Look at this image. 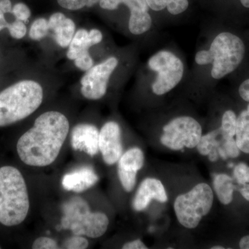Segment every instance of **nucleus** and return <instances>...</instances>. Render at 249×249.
Listing matches in <instances>:
<instances>
[{
  "label": "nucleus",
  "instance_id": "1",
  "mask_svg": "<svg viewBox=\"0 0 249 249\" xmlns=\"http://www.w3.org/2000/svg\"><path fill=\"white\" fill-rule=\"evenodd\" d=\"M70 130V121L63 113H42L18 140L16 149L19 159L29 166H48L58 158Z\"/></svg>",
  "mask_w": 249,
  "mask_h": 249
},
{
  "label": "nucleus",
  "instance_id": "2",
  "mask_svg": "<svg viewBox=\"0 0 249 249\" xmlns=\"http://www.w3.org/2000/svg\"><path fill=\"white\" fill-rule=\"evenodd\" d=\"M45 97V88L37 80L24 79L0 92V127L27 119L38 109Z\"/></svg>",
  "mask_w": 249,
  "mask_h": 249
},
{
  "label": "nucleus",
  "instance_id": "3",
  "mask_svg": "<svg viewBox=\"0 0 249 249\" xmlns=\"http://www.w3.org/2000/svg\"><path fill=\"white\" fill-rule=\"evenodd\" d=\"M30 209L27 183L18 168H0V223L6 227L22 224Z\"/></svg>",
  "mask_w": 249,
  "mask_h": 249
},
{
  "label": "nucleus",
  "instance_id": "4",
  "mask_svg": "<svg viewBox=\"0 0 249 249\" xmlns=\"http://www.w3.org/2000/svg\"><path fill=\"white\" fill-rule=\"evenodd\" d=\"M62 211V227L70 229L73 235L96 239L107 231L109 224L107 214L91 212L88 201L80 196H74L64 203Z\"/></svg>",
  "mask_w": 249,
  "mask_h": 249
},
{
  "label": "nucleus",
  "instance_id": "5",
  "mask_svg": "<svg viewBox=\"0 0 249 249\" xmlns=\"http://www.w3.org/2000/svg\"><path fill=\"white\" fill-rule=\"evenodd\" d=\"M213 201L212 188L208 183H198L175 199L174 210L178 222L186 229H196L203 217L209 213Z\"/></svg>",
  "mask_w": 249,
  "mask_h": 249
},
{
  "label": "nucleus",
  "instance_id": "6",
  "mask_svg": "<svg viewBox=\"0 0 249 249\" xmlns=\"http://www.w3.org/2000/svg\"><path fill=\"white\" fill-rule=\"evenodd\" d=\"M209 50L213 57L211 76L219 80L240 67L245 59L246 46L238 36L231 32H222L214 37Z\"/></svg>",
  "mask_w": 249,
  "mask_h": 249
},
{
  "label": "nucleus",
  "instance_id": "7",
  "mask_svg": "<svg viewBox=\"0 0 249 249\" xmlns=\"http://www.w3.org/2000/svg\"><path fill=\"white\" fill-rule=\"evenodd\" d=\"M149 68L157 72L152 89L157 96L169 92L182 80L184 66L181 59L168 51H160L149 59Z\"/></svg>",
  "mask_w": 249,
  "mask_h": 249
},
{
  "label": "nucleus",
  "instance_id": "8",
  "mask_svg": "<svg viewBox=\"0 0 249 249\" xmlns=\"http://www.w3.org/2000/svg\"><path fill=\"white\" fill-rule=\"evenodd\" d=\"M201 136L202 127L200 124L191 116H181L165 124L160 142L170 150L178 151L184 147L195 148Z\"/></svg>",
  "mask_w": 249,
  "mask_h": 249
},
{
  "label": "nucleus",
  "instance_id": "9",
  "mask_svg": "<svg viewBox=\"0 0 249 249\" xmlns=\"http://www.w3.org/2000/svg\"><path fill=\"white\" fill-rule=\"evenodd\" d=\"M119 65L115 56H109L85 71L80 79V92L89 101H98L107 93L109 80Z\"/></svg>",
  "mask_w": 249,
  "mask_h": 249
},
{
  "label": "nucleus",
  "instance_id": "10",
  "mask_svg": "<svg viewBox=\"0 0 249 249\" xmlns=\"http://www.w3.org/2000/svg\"><path fill=\"white\" fill-rule=\"evenodd\" d=\"M99 151L106 164H115L123 155L120 125L115 121H108L99 132Z\"/></svg>",
  "mask_w": 249,
  "mask_h": 249
},
{
  "label": "nucleus",
  "instance_id": "11",
  "mask_svg": "<svg viewBox=\"0 0 249 249\" xmlns=\"http://www.w3.org/2000/svg\"><path fill=\"white\" fill-rule=\"evenodd\" d=\"M145 156L142 149L135 147L123 153L118 161V176L126 192L133 191L137 173L143 167Z\"/></svg>",
  "mask_w": 249,
  "mask_h": 249
},
{
  "label": "nucleus",
  "instance_id": "12",
  "mask_svg": "<svg viewBox=\"0 0 249 249\" xmlns=\"http://www.w3.org/2000/svg\"><path fill=\"white\" fill-rule=\"evenodd\" d=\"M152 199L160 203L168 201V195L164 186L156 178H146L141 183L132 201V207L137 212L144 211Z\"/></svg>",
  "mask_w": 249,
  "mask_h": 249
},
{
  "label": "nucleus",
  "instance_id": "13",
  "mask_svg": "<svg viewBox=\"0 0 249 249\" xmlns=\"http://www.w3.org/2000/svg\"><path fill=\"white\" fill-rule=\"evenodd\" d=\"M99 132L94 124H76L71 131V146L75 150L85 152L90 157L99 151Z\"/></svg>",
  "mask_w": 249,
  "mask_h": 249
},
{
  "label": "nucleus",
  "instance_id": "14",
  "mask_svg": "<svg viewBox=\"0 0 249 249\" xmlns=\"http://www.w3.org/2000/svg\"><path fill=\"white\" fill-rule=\"evenodd\" d=\"M123 4L128 7L130 16L128 29L133 35H142L150 31L152 25L146 0H123Z\"/></svg>",
  "mask_w": 249,
  "mask_h": 249
},
{
  "label": "nucleus",
  "instance_id": "15",
  "mask_svg": "<svg viewBox=\"0 0 249 249\" xmlns=\"http://www.w3.org/2000/svg\"><path fill=\"white\" fill-rule=\"evenodd\" d=\"M103 39L102 32L98 29H92L88 31L85 28H80L76 30L67 48V58L73 61L81 54L89 52L93 46L101 43Z\"/></svg>",
  "mask_w": 249,
  "mask_h": 249
},
{
  "label": "nucleus",
  "instance_id": "16",
  "mask_svg": "<svg viewBox=\"0 0 249 249\" xmlns=\"http://www.w3.org/2000/svg\"><path fill=\"white\" fill-rule=\"evenodd\" d=\"M48 23L55 43L62 49L68 48L76 31L74 21L61 12H56L51 15Z\"/></svg>",
  "mask_w": 249,
  "mask_h": 249
},
{
  "label": "nucleus",
  "instance_id": "17",
  "mask_svg": "<svg viewBox=\"0 0 249 249\" xmlns=\"http://www.w3.org/2000/svg\"><path fill=\"white\" fill-rule=\"evenodd\" d=\"M99 180L93 168L81 167L65 174L62 179V185L67 191L83 193L94 186Z\"/></svg>",
  "mask_w": 249,
  "mask_h": 249
},
{
  "label": "nucleus",
  "instance_id": "18",
  "mask_svg": "<svg viewBox=\"0 0 249 249\" xmlns=\"http://www.w3.org/2000/svg\"><path fill=\"white\" fill-rule=\"evenodd\" d=\"M213 188L218 199L224 205H229L233 199V179L227 174H216L213 177Z\"/></svg>",
  "mask_w": 249,
  "mask_h": 249
},
{
  "label": "nucleus",
  "instance_id": "19",
  "mask_svg": "<svg viewBox=\"0 0 249 249\" xmlns=\"http://www.w3.org/2000/svg\"><path fill=\"white\" fill-rule=\"evenodd\" d=\"M235 141L241 152L249 154V104L237 118Z\"/></svg>",
  "mask_w": 249,
  "mask_h": 249
},
{
  "label": "nucleus",
  "instance_id": "20",
  "mask_svg": "<svg viewBox=\"0 0 249 249\" xmlns=\"http://www.w3.org/2000/svg\"><path fill=\"white\" fill-rule=\"evenodd\" d=\"M224 141L222 129L219 127L201 136L196 147L200 155L208 156L213 149H217L219 146H222Z\"/></svg>",
  "mask_w": 249,
  "mask_h": 249
},
{
  "label": "nucleus",
  "instance_id": "21",
  "mask_svg": "<svg viewBox=\"0 0 249 249\" xmlns=\"http://www.w3.org/2000/svg\"><path fill=\"white\" fill-rule=\"evenodd\" d=\"M237 118L235 113L231 109L226 111L223 114L220 128L224 141L235 137Z\"/></svg>",
  "mask_w": 249,
  "mask_h": 249
},
{
  "label": "nucleus",
  "instance_id": "22",
  "mask_svg": "<svg viewBox=\"0 0 249 249\" xmlns=\"http://www.w3.org/2000/svg\"><path fill=\"white\" fill-rule=\"evenodd\" d=\"M49 31L48 19L45 18H39L31 24L29 36L32 40L40 41L48 36Z\"/></svg>",
  "mask_w": 249,
  "mask_h": 249
},
{
  "label": "nucleus",
  "instance_id": "23",
  "mask_svg": "<svg viewBox=\"0 0 249 249\" xmlns=\"http://www.w3.org/2000/svg\"><path fill=\"white\" fill-rule=\"evenodd\" d=\"M57 1L63 9L74 11L92 7L99 3L100 0H57Z\"/></svg>",
  "mask_w": 249,
  "mask_h": 249
},
{
  "label": "nucleus",
  "instance_id": "24",
  "mask_svg": "<svg viewBox=\"0 0 249 249\" xmlns=\"http://www.w3.org/2000/svg\"><path fill=\"white\" fill-rule=\"evenodd\" d=\"M89 247V241L85 236L73 235L64 241L61 249H85Z\"/></svg>",
  "mask_w": 249,
  "mask_h": 249
},
{
  "label": "nucleus",
  "instance_id": "25",
  "mask_svg": "<svg viewBox=\"0 0 249 249\" xmlns=\"http://www.w3.org/2000/svg\"><path fill=\"white\" fill-rule=\"evenodd\" d=\"M7 29L10 36L16 40H21L23 37H25L27 34L26 23L16 19L14 22L10 23Z\"/></svg>",
  "mask_w": 249,
  "mask_h": 249
},
{
  "label": "nucleus",
  "instance_id": "26",
  "mask_svg": "<svg viewBox=\"0 0 249 249\" xmlns=\"http://www.w3.org/2000/svg\"><path fill=\"white\" fill-rule=\"evenodd\" d=\"M11 14L14 15L16 19L24 23H27L31 16V11L29 6L22 2L14 5Z\"/></svg>",
  "mask_w": 249,
  "mask_h": 249
},
{
  "label": "nucleus",
  "instance_id": "27",
  "mask_svg": "<svg viewBox=\"0 0 249 249\" xmlns=\"http://www.w3.org/2000/svg\"><path fill=\"white\" fill-rule=\"evenodd\" d=\"M234 178L239 185L249 183V166L245 163L236 165L233 170Z\"/></svg>",
  "mask_w": 249,
  "mask_h": 249
},
{
  "label": "nucleus",
  "instance_id": "28",
  "mask_svg": "<svg viewBox=\"0 0 249 249\" xmlns=\"http://www.w3.org/2000/svg\"><path fill=\"white\" fill-rule=\"evenodd\" d=\"M75 66L80 71H87L94 65V60L89 52H86L80 55L73 60Z\"/></svg>",
  "mask_w": 249,
  "mask_h": 249
},
{
  "label": "nucleus",
  "instance_id": "29",
  "mask_svg": "<svg viewBox=\"0 0 249 249\" xmlns=\"http://www.w3.org/2000/svg\"><path fill=\"white\" fill-rule=\"evenodd\" d=\"M189 6L188 0H169L166 8L170 14L177 16L186 11Z\"/></svg>",
  "mask_w": 249,
  "mask_h": 249
},
{
  "label": "nucleus",
  "instance_id": "30",
  "mask_svg": "<svg viewBox=\"0 0 249 249\" xmlns=\"http://www.w3.org/2000/svg\"><path fill=\"white\" fill-rule=\"evenodd\" d=\"M34 249H61L58 242L54 239L49 237H40L36 239L33 243Z\"/></svg>",
  "mask_w": 249,
  "mask_h": 249
},
{
  "label": "nucleus",
  "instance_id": "31",
  "mask_svg": "<svg viewBox=\"0 0 249 249\" xmlns=\"http://www.w3.org/2000/svg\"><path fill=\"white\" fill-rule=\"evenodd\" d=\"M222 147L226 152L228 158H237L240 155L241 150L237 146L234 138L228 139L222 142Z\"/></svg>",
  "mask_w": 249,
  "mask_h": 249
},
{
  "label": "nucleus",
  "instance_id": "32",
  "mask_svg": "<svg viewBox=\"0 0 249 249\" xmlns=\"http://www.w3.org/2000/svg\"><path fill=\"white\" fill-rule=\"evenodd\" d=\"M195 60L199 65H208L213 63V57L211 51L202 50L196 53Z\"/></svg>",
  "mask_w": 249,
  "mask_h": 249
},
{
  "label": "nucleus",
  "instance_id": "33",
  "mask_svg": "<svg viewBox=\"0 0 249 249\" xmlns=\"http://www.w3.org/2000/svg\"><path fill=\"white\" fill-rule=\"evenodd\" d=\"M123 4V0H100L99 5L101 8L108 11H114Z\"/></svg>",
  "mask_w": 249,
  "mask_h": 249
},
{
  "label": "nucleus",
  "instance_id": "34",
  "mask_svg": "<svg viewBox=\"0 0 249 249\" xmlns=\"http://www.w3.org/2000/svg\"><path fill=\"white\" fill-rule=\"evenodd\" d=\"M168 1L169 0H146L149 8L155 11H162L166 8Z\"/></svg>",
  "mask_w": 249,
  "mask_h": 249
},
{
  "label": "nucleus",
  "instance_id": "35",
  "mask_svg": "<svg viewBox=\"0 0 249 249\" xmlns=\"http://www.w3.org/2000/svg\"><path fill=\"white\" fill-rule=\"evenodd\" d=\"M239 94L240 97L249 103V78L246 79L241 83L238 89Z\"/></svg>",
  "mask_w": 249,
  "mask_h": 249
},
{
  "label": "nucleus",
  "instance_id": "36",
  "mask_svg": "<svg viewBox=\"0 0 249 249\" xmlns=\"http://www.w3.org/2000/svg\"><path fill=\"white\" fill-rule=\"evenodd\" d=\"M123 249H147L148 247L144 244L142 241L137 239L126 242L122 247Z\"/></svg>",
  "mask_w": 249,
  "mask_h": 249
},
{
  "label": "nucleus",
  "instance_id": "37",
  "mask_svg": "<svg viewBox=\"0 0 249 249\" xmlns=\"http://www.w3.org/2000/svg\"><path fill=\"white\" fill-rule=\"evenodd\" d=\"M13 6L11 0H0V10L4 14H11Z\"/></svg>",
  "mask_w": 249,
  "mask_h": 249
},
{
  "label": "nucleus",
  "instance_id": "38",
  "mask_svg": "<svg viewBox=\"0 0 249 249\" xmlns=\"http://www.w3.org/2000/svg\"><path fill=\"white\" fill-rule=\"evenodd\" d=\"M240 186V188H238L239 192L246 200L249 201V183H245Z\"/></svg>",
  "mask_w": 249,
  "mask_h": 249
},
{
  "label": "nucleus",
  "instance_id": "39",
  "mask_svg": "<svg viewBox=\"0 0 249 249\" xmlns=\"http://www.w3.org/2000/svg\"><path fill=\"white\" fill-rule=\"evenodd\" d=\"M10 23L7 22V20L5 18V14L0 10V31L4 30V29H8Z\"/></svg>",
  "mask_w": 249,
  "mask_h": 249
},
{
  "label": "nucleus",
  "instance_id": "40",
  "mask_svg": "<svg viewBox=\"0 0 249 249\" xmlns=\"http://www.w3.org/2000/svg\"><path fill=\"white\" fill-rule=\"evenodd\" d=\"M239 247L242 249H249V235L244 236L241 239Z\"/></svg>",
  "mask_w": 249,
  "mask_h": 249
},
{
  "label": "nucleus",
  "instance_id": "41",
  "mask_svg": "<svg viewBox=\"0 0 249 249\" xmlns=\"http://www.w3.org/2000/svg\"><path fill=\"white\" fill-rule=\"evenodd\" d=\"M242 6H245V8L249 9V0H240Z\"/></svg>",
  "mask_w": 249,
  "mask_h": 249
},
{
  "label": "nucleus",
  "instance_id": "42",
  "mask_svg": "<svg viewBox=\"0 0 249 249\" xmlns=\"http://www.w3.org/2000/svg\"><path fill=\"white\" fill-rule=\"evenodd\" d=\"M224 247H222V246H214V247H211V249H224Z\"/></svg>",
  "mask_w": 249,
  "mask_h": 249
},
{
  "label": "nucleus",
  "instance_id": "43",
  "mask_svg": "<svg viewBox=\"0 0 249 249\" xmlns=\"http://www.w3.org/2000/svg\"><path fill=\"white\" fill-rule=\"evenodd\" d=\"M0 249H1V247H0Z\"/></svg>",
  "mask_w": 249,
  "mask_h": 249
}]
</instances>
